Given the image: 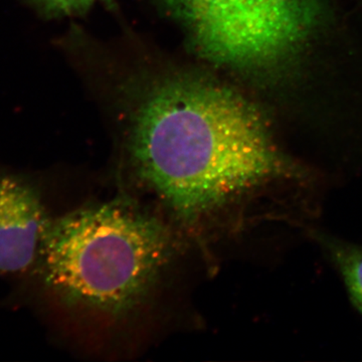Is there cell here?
<instances>
[{
	"label": "cell",
	"instance_id": "cell-1",
	"mask_svg": "<svg viewBox=\"0 0 362 362\" xmlns=\"http://www.w3.org/2000/svg\"><path fill=\"white\" fill-rule=\"evenodd\" d=\"M129 151L142 182L188 226L300 175L255 104L209 78L175 76L153 86L133 116Z\"/></svg>",
	"mask_w": 362,
	"mask_h": 362
},
{
	"label": "cell",
	"instance_id": "cell-2",
	"mask_svg": "<svg viewBox=\"0 0 362 362\" xmlns=\"http://www.w3.org/2000/svg\"><path fill=\"white\" fill-rule=\"evenodd\" d=\"M40 255L47 282L66 300L122 315L151 291L173 244L160 221L112 201L51 221Z\"/></svg>",
	"mask_w": 362,
	"mask_h": 362
},
{
	"label": "cell",
	"instance_id": "cell-3",
	"mask_svg": "<svg viewBox=\"0 0 362 362\" xmlns=\"http://www.w3.org/2000/svg\"><path fill=\"white\" fill-rule=\"evenodd\" d=\"M159 1L199 57L247 77H263L284 65L320 16L315 0Z\"/></svg>",
	"mask_w": 362,
	"mask_h": 362
},
{
	"label": "cell",
	"instance_id": "cell-4",
	"mask_svg": "<svg viewBox=\"0 0 362 362\" xmlns=\"http://www.w3.org/2000/svg\"><path fill=\"white\" fill-rule=\"evenodd\" d=\"M49 223L32 185L0 175V273H21L32 267Z\"/></svg>",
	"mask_w": 362,
	"mask_h": 362
},
{
	"label": "cell",
	"instance_id": "cell-5",
	"mask_svg": "<svg viewBox=\"0 0 362 362\" xmlns=\"http://www.w3.org/2000/svg\"><path fill=\"white\" fill-rule=\"evenodd\" d=\"M313 238L337 266L352 303L362 314V247L322 233H313Z\"/></svg>",
	"mask_w": 362,
	"mask_h": 362
},
{
	"label": "cell",
	"instance_id": "cell-6",
	"mask_svg": "<svg viewBox=\"0 0 362 362\" xmlns=\"http://www.w3.org/2000/svg\"><path fill=\"white\" fill-rule=\"evenodd\" d=\"M42 16L47 18L80 16L89 11L95 0H28Z\"/></svg>",
	"mask_w": 362,
	"mask_h": 362
}]
</instances>
